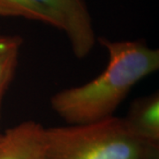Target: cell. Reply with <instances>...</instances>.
I'll return each instance as SVG.
<instances>
[{"instance_id": "1", "label": "cell", "mask_w": 159, "mask_h": 159, "mask_svg": "<svg viewBox=\"0 0 159 159\" xmlns=\"http://www.w3.org/2000/svg\"><path fill=\"white\" fill-rule=\"evenodd\" d=\"M108 64L96 78L57 92L51 107L68 125L97 122L114 112L137 83L159 69V50L141 40L111 41L100 37Z\"/></svg>"}, {"instance_id": "2", "label": "cell", "mask_w": 159, "mask_h": 159, "mask_svg": "<svg viewBox=\"0 0 159 159\" xmlns=\"http://www.w3.org/2000/svg\"><path fill=\"white\" fill-rule=\"evenodd\" d=\"M46 159H159V144L134 134L124 118L46 128Z\"/></svg>"}, {"instance_id": "5", "label": "cell", "mask_w": 159, "mask_h": 159, "mask_svg": "<svg viewBox=\"0 0 159 159\" xmlns=\"http://www.w3.org/2000/svg\"><path fill=\"white\" fill-rule=\"evenodd\" d=\"M124 119L134 134L146 141L159 144L158 92L134 101Z\"/></svg>"}, {"instance_id": "3", "label": "cell", "mask_w": 159, "mask_h": 159, "mask_svg": "<svg viewBox=\"0 0 159 159\" xmlns=\"http://www.w3.org/2000/svg\"><path fill=\"white\" fill-rule=\"evenodd\" d=\"M50 11L68 38L74 56L82 59L93 50L96 34L84 0H34Z\"/></svg>"}, {"instance_id": "6", "label": "cell", "mask_w": 159, "mask_h": 159, "mask_svg": "<svg viewBox=\"0 0 159 159\" xmlns=\"http://www.w3.org/2000/svg\"><path fill=\"white\" fill-rule=\"evenodd\" d=\"M0 16L24 18L60 29L54 16L34 0H0Z\"/></svg>"}, {"instance_id": "8", "label": "cell", "mask_w": 159, "mask_h": 159, "mask_svg": "<svg viewBox=\"0 0 159 159\" xmlns=\"http://www.w3.org/2000/svg\"><path fill=\"white\" fill-rule=\"evenodd\" d=\"M23 40L20 35L0 34V52L14 47H20Z\"/></svg>"}, {"instance_id": "4", "label": "cell", "mask_w": 159, "mask_h": 159, "mask_svg": "<svg viewBox=\"0 0 159 159\" xmlns=\"http://www.w3.org/2000/svg\"><path fill=\"white\" fill-rule=\"evenodd\" d=\"M45 132L34 120L0 132V159H46Z\"/></svg>"}, {"instance_id": "7", "label": "cell", "mask_w": 159, "mask_h": 159, "mask_svg": "<svg viewBox=\"0 0 159 159\" xmlns=\"http://www.w3.org/2000/svg\"><path fill=\"white\" fill-rule=\"evenodd\" d=\"M20 50V47H14L0 52V120L3 99L17 70Z\"/></svg>"}]
</instances>
